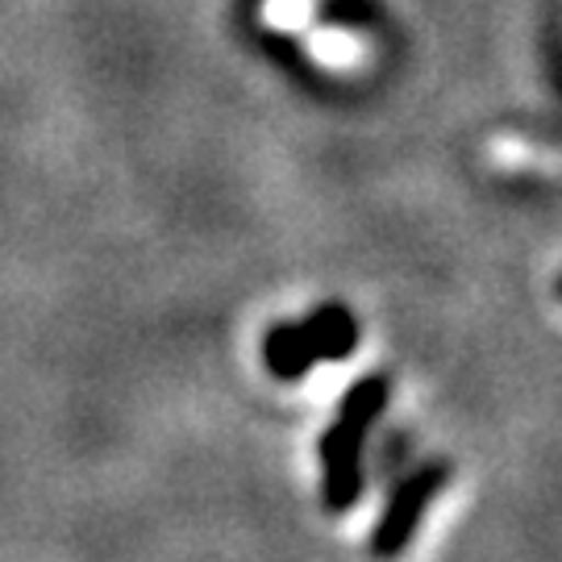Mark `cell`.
<instances>
[{
    "mask_svg": "<svg viewBox=\"0 0 562 562\" xmlns=\"http://www.w3.org/2000/svg\"><path fill=\"white\" fill-rule=\"evenodd\" d=\"M262 359H267L276 380H301V375L313 371L317 355H313L301 325H276L262 341Z\"/></svg>",
    "mask_w": 562,
    "mask_h": 562,
    "instance_id": "277c9868",
    "label": "cell"
},
{
    "mask_svg": "<svg viewBox=\"0 0 562 562\" xmlns=\"http://www.w3.org/2000/svg\"><path fill=\"white\" fill-rule=\"evenodd\" d=\"M446 480H450V467H446V462H434V467H422L417 475H408V480L396 487L392 504L383 508L380 529H375V538H371V550H375V554H396V550H404L408 538L417 533L425 508H429L434 496L446 487Z\"/></svg>",
    "mask_w": 562,
    "mask_h": 562,
    "instance_id": "7a4b0ae2",
    "label": "cell"
},
{
    "mask_svg": "<svg viewBox=\"0 0 562 562\" xmlns=\"http://www.w3.org/2000/svg\"><path fill=\"white\" fill-rule=\"evenodd\" d=\"M304 338L313 346V355L317 362H341L355 355V346H359V322L341 308V304H325L317 308L308 322H301Z\"/></svg>",
    "mask_w": 562,
    "mask_h": 562,
    "instance_id": "3957f363",
    "label": "cell"
},
{
    "mask_svg": "<svg viewBox=\"0 0 562 562\" xmlns=\"http://www.w3.org/2000/svg\"><path fill=\"white\" fill-rule=\"evenodd\" d=\"M383 404H387V380H383V375H367V380H359L350 392H346L338 422L325 429V438H322L325 504H329L334 513H346V508L359 504L362 438H367L371 422L383 413Z\"/></svg>",
    "mask_w": 562,
    "mask_h": 562,
    "instance_id": "6da1fadb",
    "label": "cell"
}]
</instances>
